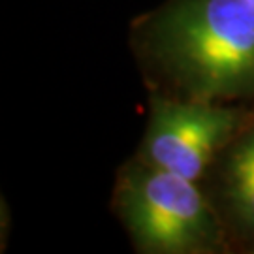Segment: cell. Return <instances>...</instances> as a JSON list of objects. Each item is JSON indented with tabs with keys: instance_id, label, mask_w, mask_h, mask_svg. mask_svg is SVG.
<instances>
[{
	"instance_id": "1",
	"label": "cell",
	"mask_w": 254,
	"mask_h": 254,
	"mask_svg": "<svg viewBox=\"0 0 254 254\" xmlns=\"http://www.w3.org/2000/svg\"><path fill=\"white\" fill-rule=\"evenodd\" d=\"M130 44L151 94L254 104L251 0H166L132 25Z\"/></svg>"
},
{
	"instance_id": "2",
	"label": "cell",
	"mask_w": 254,
	"mask_h": 254,
	"mask_svg": "<svg viewBox=\"0 0 254 254\" xmlns=\"http://www.w3.org/2000/svg\"><path fill=\"white\" fill-rule=\"evenodd\" d=\"M113 209L137 253L222 254L234 247L201 183L139 156L117 173Z\"/></svg>"
},
{
	"instance_id": "3",
	"label": "cell",
	"mask_w": 254,
	"mask_h": 254,
	"mask_svg": "<svg viewBox=\"0 0 254 254\" xmlns=\"http://www.w3.org/2000/svg\"><path fill=\"white\" fill-rule=\"evenodd\" d=\"M253 104L183 100L151 94V113L137 156L190 181L201 183Z\"/></svg>"
},
{
	"instance_id": "4",
	"label": "cell",
	"mask_w": 254,
	"mask_h": 254,
	"mask_svg": "<svg viewBox=\"0 0 254 254\" xmlns=\"http://www.w3.org/2000/svg\"><path fill=\"white\" fill-rule=\"evenodd\" d=\"M201 185L224 220L234 247H245L243 251L251 253L254 249V104Z\"/></svg>"
},
{
	"instance_id": "5",
	"label": "cell",
	"mask_w": 254,
	"mask_h": 254,
	"mask_svg": "<svg viewBox=\"0 0 254 254\" xmlns=\"http://www.w3.org/2000/svg\"><path fill=\"white\" fill-rule=\"evenodd\" d=\"M251 254H254V249H253V251H251Z\"/></svg>"
},
{
	"instance_id": "6",
	"label": "cell",
	"mask_w": 254,
	"mask_h": 254,
	"mask_svg": "<svg viewBox=\"0 0 254 254\" xmlns=\"http://www.w3.org/2000/svg\"><path fill=\"white\" fill-rule=\"evenodd\" d=\"M251 2H253V4H254V0H251Z\"/></svg>"
}]
</instances>
